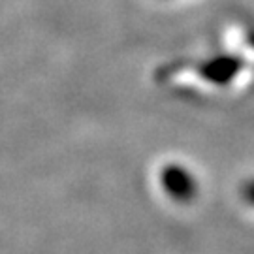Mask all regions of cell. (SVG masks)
<instances>
[{"instance_id":"cell-1","label":"cell","mask_w":254,"mask_h":254,"mask_svg":"<svg viewBox=\"0 0 254 254\" xmlns=\"http://www.w3.org/2000/svg\"><path fill=\"white\" fill-rule=\"evenodd\" d=\"M160 187L175 203H189L194 200L198 185L190 170L183 164H164L160 170Z\"/></svg>"}]
</instances>
